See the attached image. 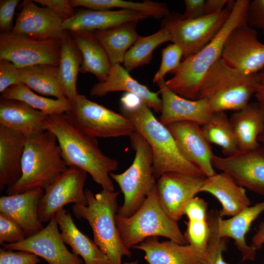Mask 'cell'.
Returning a JSON list of instances; mask_svg holds the SVG:
<instances>
[{"label": "cell", "mask_w": 264, "mask_h": 264, "mask_svg": "<svg viewBox=\"0 0 264 264\" xmlns=\"http://www.w3.org/2000/svg\"><path fill=\"white\" fill-rule=\"evenodd\" d=\"M122 114L149 144L156 180L163 174L177 172L206 177L185 155L174 136L139 97L126 93L120 99Z\"/></svg>", "instance_id": "1"}, {"label": "cell", "mask_w": 264, "mask_h": 264, "mask_svg": "<svg viewBox=\"0 0 264 264\" xmlns=\"http://www.w3.org/2000/svg\"><path fill=\"white\" fill-rule=\"evenodd\" d=\"M44 128L56 136L68 167L85 171L103 190L114 191L110 174L117 169L118 163L103 153L97 138L84 133L66 113L48 115Z\"/></svg>", "instance_id": "2"}, {"label": "cell", "mask_w": 264, "mask_h": 264, "mask_svg": "<svg viewBox=\"0 0 264 264\" xmlns=\"http://www.w3.org/2000/svg\"><path fill=\"white\" fill-rule=\"evenodd\" d=\"M249 0H237L230 15L214 39L196 54L181 62L165 81L166 86L176 94L188 99L197 100L200 85L211 66L221 58L224 43L229 34L239 25L247 23Z\"/></svg>", "instance_id": "3"}, {"label": "cell", "mask_w": 264, "mask_h": 264, "mask_svg": "<svg viewBox=\"0 0 264 264\" xmlns=\"http://www.w3.org/2000/svg\"><path fill=\"white\" fill-rule=\"evenodd\" d=\"M26 138L22 176L7 188L9 195L37 188L44 190L68 168L53 133L45 130Z\"/></svg>", "instance_id": "4"}, {"label": "cell", "mask_w": 264, "mask_h": 264, "mask_svg": "<svg viewBox=\"0 0 264 264\" xmlns=\"http://www.w3.org/2000/svg\"><path fill=\"white\" fill-rule=\"evenodd\" d=\"M85 194L87 205L74 204V216L88 221L93 232V241L107 256L109 264H122V257H129L132 253L124 245L116 224L119 192L103 189L94 194L86 189Z\"/></svg>", "instance_id": "5"}, {"label": "cell", "mask_w": 264, "mask_h": 264, "mask_svg": "<svg viewBox=\"0 0 264 264\" xmlns=\"http://www.w3.org/2000/svg\"><path fill=\"white\" fill-rule=\"evenodd\" d=\"M257 74H245L216 62L203 78L198 99L205 100L214 112L239 110L245 107L258 88Z\"/></svg>", "instance_id": "6"}, {"label": "cell", "mask_w": 264, "mask_h": 264, "mask_svg": "<svg viewBox=\"0 0 264 264\" xmlns=\"http://www.w3.org/2000/svg\"><path fill=\"white\" fill-rule=\"evenodd\" d=\"M115 221L122 241L129 250L148 238L157 236L168 238L181 244L187 243L177 222L172 220L161 207L156 187L133 215L123 217L116 214Z\"/></svg>", "instance_id": "7"}, {"label": "cell", "mask_w": 264, "mask_h": 264, "mask_svg": "<svg viewBox=\"0 0 264 264\" xmlns=\"http://www.w3.org/2000/svg\"><path fill=\"white\" fill-rule=\"evenodd\" d=\"M129 138L135 153L132 163L122 173L112 172L110 174L124 196L123 203L118 208L117 213L123 217L133 215L156 187V184L154 173L153 154L149 144L136 132Z\"/></svg>", "instance_id": "8"}, {"label": "cell", "mask_w": 264, "mask_h": 264, "mask_svg": "<svg viewBox=\"0 0 264 264\" xmlns=\"http://www.w3.org/2000/svg\"><path fill=\"white\" fill-rule=\"evenodd\" d=\"M65 113L84 133L96 138L129 137L135 132L132 122L122 114L79 93Z\"/></svg>", "instance_id": "9"}, {"label": "cell", "mask_w": 264, "mask_h": 264, "mask_svg": "<svg viewBox=\"0 0 264 264\" xmlns=\"http://www.w3.org/2000/svg\"><path fill=\"white\" fill-rule=\"evenodd\" d=\"M235 1L229 0L221 11L198 18L184 20L180 15L169 14L165 17L162 27L171 35L173 42L179 45L185 59L206 45L217 35L228 20Z\"/></svg>", "instance_id": "10"}, {"label": "cell", "mask_w": 264, "mask_h": 264, "mask_svg": "<svg viewBox=\"0 0 264 264\" xmlns=\"http://www.w3.org/2000/svg\"><path fill=\"white\" fill-rule=\"evenodd\" d=\"M62 42L60 40H37L13 32L0 34V60L18 68L38 65L58 66Z\"/></svg>", "instance_id": "11"}, {"label": "cell", "mask_w": 264, "mask_h": 264, "mask_svg": "<svg viewBox=\"0 0 264 264\" xmlns=\"http://www.w3.org/2000/svg\"><path fill=\"white\" fill-rule=\"evenodd\" d=\"M221 59L228 66L245 74H257L264 67V44L255 29L247 23L236 27L224 43Z\"/></svg>", "instance_id": "12"}, {"label": "cell", "mask_w": 264, "mask_h": 264, "mask_svg": "<svg viewBox=\"0 0 264 264\" xmlns=\"http://www.w3.org/2000/svg\"><path fill=\"white\" fill-rule=\"evenodd\" d=\"M87 174L79 168L69 167L44 190L38 209L42 223L48 222L67 204L87 205L84 186Z\"/></svg>", "instance_id": "13"}, {"label": "cell", "mask_w": 264, "mask_h": 264, "mask_svg": "<svg viewBox=\"0 0 264 264\" xmlns=\"http://www.w3.org/2000/svg\"><path fill=\"white\" fill-rule=\"evenodd\" d=\"M214 168L229 175L240 186L264 195V146L238 151L227 156L214 155Z\"/></svg>", "instance_id": "14"}, {"label": "cell", "mask_w": 264, "mask_h": 264, "mask_svg": "<svg viewBox=\"0 0 264 264\" xmlns=\"http://www.w3.org/2000/svg\"><path fill=\"white\" fill-rule=\"evenodd\" d=\"M206 177L169 172L157 180L156 191L159 203L165 212L178 221L184 215L188 202L200 192Z\"/></svg>", "instance_id": "15"}, {"label": "cell", "mask_w": 264, "mask_h": 264, "mask_svg": "<svg viewBox=\"0 0 264 264\" xmlns=\"http://www.w3.org/2000/svg\"><path fill=\"white\" fill-rule=\"evenodd\" d=\"M63 241L55 216L37 233L14 243H3V248L33 253L48 264H84L78 256L70 252Z\"/></svg>", "instance_id": "16"}, {"label": "cell", "mask_w": 264, "mask_h": 264, "mask_svg": "<svg viewBox=\"0 0 264 264\" xmlns=\"http://www.w3.org/2000/svg\"><path fill=\"white\" fill-rule=\"evenodd\" d=\"M21 6L12 32L37 40L63 39L66 32L64 20L52 10L30 0L23 1Z\"/></svg>", "instance_id": "17"}, {"label": "cell", "mask_w": 264, "mask_h": 264, "mask_svg": "<svg viewBox=\"0 0 264 264\" xmlns=\"http://www.w3.org/2000/svg\"><path fill=\"white\" fill-rule=\"evenodd\" d=\"M165 126L174 136L186 157L206 177L216 174L212 164L215 154L200 125L192 122L182 121Z\"/></svg>", "instance_id": "18"}, {"label": "cell", "mask_w": 264, "mask_h": 264, "mask_svg": "<svg viewBox=\"0 0 264 264\" xmlns=\"http://www.w3.org/2000/svg\"><path fill=\"white\" fill-rule=\"evenodd\" d=\"M162 103L160 122L164 125L188 121L202 126L210 120L213 112L204 99L190 100L183 98L169 89L164 78L157 83Z\"/></svg>", "instance_id": "19"}, {"label": "cell", "mask_w": 264, "mask_h": 264, "mask_svg": "<svg viewBox=\"0 0 264 264\" xmlns=\"http://www.w3.org/2000/svg\"><path fill=\"white\" fill-rule=\"evenodd\" d=\"M44 193V189L37 188L2 196L0 198V213L17 223L23 230L26 238L32 236L44 228L38 212Z\"/></svg>", "instance_id": "20"}, {"label": "cell", "mask_w": 264, "mask_h": 264, "mask_svg": "<svg viewBox=\"0 0 264 264\" xmlns=\"http://www.w3.org/2000/svg\"><path fill=\"white\" fill-rule=\"evenodd\" d=\"M263 212L264 200L226 220L222 219L218 212L214 210L215 223L219 236L234 241V244L241 253L243 261L255 259L257 249L252 244L249 245L245 238L252 222Z\"/></svg>", "instance_id": "21"}, {"label": "cell", "mask_w": 264, "mask_h": 264, "mask_svg": "<svg viewBox=\"0 0 264 264\" xmlns=\"http://www.w3.org/2000/svg\"><path fill=\"white\" fill-rule=\"evenodd\" d=\"M119 91L133 94L139 97L151 109L161 112L162 103L158 92L151 91L147 87L133 79L120 64L112 65L106 80L95 84L91 88L92 97H98L110 92Z\"/></svg>", "instance_id": "22"}, {"label": "cell", "mask_w": 264, "mask_h": 264, "mask_svg": "<svg viewBox=\"0 0 264 264\" xmlns=\"http://www.w3.org/2000/svg\"><path fill=\"white\" fill-rule=\"evenodd\" d=\"M201 192L211 194L219 201L221 209L218 213L221 218L233 217L251 206L245 188L225 172L206 177Z\"/></svg>", "instance_id": "23"}, {"label": "cell", "mask_w": 264, "mask_h": 264, "mask_svg": "<svg viewBox=\"0 0 264 264\" xmlns=\"http://www.w3.org/2000/svg\"><path fill=\"white\" fill-rule=\"evenodd\" d=\"M148 17L135 11L94 10L81 9L71 18L64 21L63 27L69 31L102 30L132 21L144 20Z\"/></svg>", "instance_id": "24"}, {"label": "cell", "mask_w": 264, "mask_h": 264, "mask_svg": "<svg viewBox=\"0 0 264 264\" xmlns=\"http://www.w3.org/2000/svg\"><path fill=\"white\" fill-rule=\"evenodd\" d=\"M48 116L20 101L0 97V125L25 137L45 131Z\"/></svg>", "instance_id": "25"}, {"label": "cell", "mask_w": 264, "mask_h": 264, "mask_svg": "<svg viewBox=\"0 0 264 264\" xmlns=\"http://www.w3.org/2000/svg\"><path fill=\"white\" fill-rule=\"evenodd\" d=\"M133 248L145 253L148 264H201L203 256L190 244L160 242L155 237L148 238Z\"/></svg>", "instance_id": "26"}, {"label": "cell", "mask_w": 264, "mask_h": 264, "mask_svg": "<svg viewBox=\"0 0 264 264\" xmlns=\"http://www.w3.org/2000/svg\"><path fill=\"white\" fill-rule=\"evenodd\" d=\"M26 137L0 125V190L14 185L22 176Z\"/></svg>", "instance_id": "27"}, {"label": "cell", "mask_w": 264, "mask_h": 264, "mask_svg": "<svg viewBox=\"0 0 264 264\" xmlns=\"http://www.w3.org/2000/svg\"><path fill=\"white\" fill-rule=\"evenodd\" d=\"M55 217L63 241L74 254L81 256L84 264H109L108 257L94 241L77 228L69 212L63 208Z\"/></svg>", "instance_id": "28"}, {"label": "cell", "mask_w": 264, "mask_h": 264, "mask_svg": "<svg viewBox=\"0 0 264 264\" xmlns=\"http://www.w3.org/2000/svg\"><path fill=\"white\" fill-rule=\"evenodd\" d=\"M229 119L238 151L251 150L261 146L258 138L264 131V112L257 102L249 103L235 111Z\"/></svg>", "instance_id": "29"}, {"label": "cell", "mask_w": 264, "mask_h": 264, "mask_svg": "<svg viewBox=\"0 0 264 264\" xmlns=\"http://www.w3.org/2000/svg\"><path fill=\"white\" fill-rule=\"evenodd\" d=\"M82 57L80 72L94 74L99 82L107 78L112 64L93 31H69Z\"/></svg>", "instance_id": "30"}, {"label": "cell", "mask_w": 264, "mask_h": 264, "mask_svg": "<svg viewBox=\"0 0 264 264\" xmlns=\"http://www.w3.org/2000/svg\"><path fill=\"white\" fill-rule=\"evenodd\" d=\"M138 21H132L109 29L93 31L112 65L123 63L125 56L139 37Z\"/></svg>", "instance_id": "31"}, {"label": "cell", "mask_w": 264, "mask_h": 264, "mask_svg": "<svg viewBox=\"0 0 264 264\" xmlns=\"http://www.w3.org/2000/svg\"><path fill=\"white\" fill-rule=\"evenodd\" d=\"M21 82L40 94L56 99H67L60 78L58 67L38 65L19 68Z\"/></svg>", "instance_id": "32"}, {"label": "cell", "mask_w": 264, "mask_h": 264, "mask_svg": "<svg viewBox=\"0 0 264 264\" xmlns=\"http://www.w3.org/2000/svg\"><path fill=\"white\" fill-rule=\"evenodd\" d=\"M61 42L60 58L58 67L66 97L71 102L78 94L76 84L82 57L68 31H66Z\"/></svg>", "instance_id": "33"}, {"label": "cell", "mask_w": 264, "mask_h": 264, "mask_svg": "<svg viewBox=\"0 0 264 264\" xmlns=\"http://www.w3.org/2000/svg\"><path fill=\"white\" fill-rule=\"evenodd\" d=\"M0 97L20 101L47 115L65 113L70 107L67 99H51L39 95L23 84L8 88Z\"/></svg>", "instance_id": "34"}, {"label": "cell", "mask_w": 264, "mask_h": 264, "mask_svg": "<svg viewBox=\"0 0 264 264\" xmlns=\"http://www.w3.org/2000/svg\"><path fill=\"white\" fill-rule=\"evenodd\" d=\"M71 6L84 7L94 10H109L112 8L135 11L148 17L165 18L169 14L166 4L151 0L133 2L123 0H70Z\"/></svg>", "instance_id": "35"}, {"label": "cell", "mask_w": 264, "mask_h": 264, "mask_svg": "<svg viewBox=\"0 0 264 264\" xmlns=\"http://www.w3.org/2000/svg\"><path fill=\"white\" fill-rule=\"evenodd\" d=\"M173 42L169 31L162 27L156 32L138 38L127 52L123 64L124 67L130 72L134 68L148 64L151 61L154 50L160 44Z\"/></svg>", "instance_id": "36"}, {"label": "cell", "mask_w": 264, "mask_h": 264, "mask_svg": "<svg viewBox=\"0 0 264 264\" xmlns=\"http://www.w3.org/2000/svg\"><path fill=\"white\" fill-rule=\"evenodd\" d=\"M201 129L207 141L219 146L225 156L238 151L237 139L225 111L213 112L208 122L201 126Z\"/></svg>", "instance_id": "37"}, {"label": "cell", "mask_w": 264, "mask_h": 264, "mask_svg": "<svg viewBox=\"0 0 264 264\" xmlns=\"http://www.w3.org/2000/svg\"><path fill=\"white\" fill-rule=\"evenodd\" d=\"M210 235L206 250L202 257L201 264H229L223 257L226 250L227 239L219 236L215 225L214 211L208 213Z\"/></svg>", "instance_id": "38"}, {"label": "cell", "mask_w": 264, "mask_h": 264, "mask_svg": "<svg viewBox=\"0 0 264 264\" xmlns=\"http://www.w3.org/2000/svg\"><path fill=\"white\" fill-rule=\"evenodd\" d=\"M184 235L187 243L203 255L207 247L210 235L207 218L188 220Z\"/></svg>", "instance_id": "39"}, {"label": "cell", "mask_w": 264, "mask_h": 264, "mask_svg": "<svg viewBox=\"0 0 264 264\" xmlns=\"http://www.w3.org/2000/svg\"><path fill=\"white\" fill-rule=\"evenodd\" d=\"M183 56L182 48L178 44L173 43L162 50V59L160 67L154 76L153 82L157 83L168 72H174L179 66L180 60Z\"/></svg>", "instance_id": "40"}, {"label": "cell", "mask_w": 264, "mask_h": 264, "mask_svg": "<svg viewBox=\"0 0 264 264\" xmlns=\"http://www.w3.org/2000/svg\"><path fill=\"white\" fill-rule=\"evenodd\" d=\"M26 238L22 229L14 221L0 213V244L14 243Z\"/></svg>", "instance_id": "41"}, {"label": "cell", "mask_w": 264, "mask_h": 264, "mask_svg": "<svg viewBox=\"0 0 264 264\" xmlns=\"http://www.w3.org/2000/svg\"><path fill=\"white\" fill-rule=\"evenodd\" d=\"M20 84L22 83L19 68L8 61L0 60V92Z\"/></svg>", "instance_id": "42"}, {"label": "cell", "mask_w": 264, "mask_h": 264, "mask_svg": "<svg viewBox=\"0 0 264 264\" xmlns=\"http://www.w3.org/2000/svg\"><path fill=\"white\" fill-rule=\"evenodd\" d=\"M40 262L38 256L30 252L0 249V264H38Z\"/></svg>", "instance_id": "43"}, {"label": "cell", "mask_w": 264, "mask_h": 264, "mask_svg": "<svg viewBox=\"0 0 264 264\" xmlns=\"http://www.w3.org/2000/svg\"><path fill=\"white\" fill-rule=\"evenodd\" d=\"M19 0H0V31L1 33L12 32L13 21Z\"/></svg>", "instance_id": "44"}, {"label": "cell", "mask_w": 264, "mask_h": 264, "mask_svg": "<svg viewBox=\"0 0 264 264\" xmlns=\"http://www.w3.org/2000/svg\"><path fill=\"white\" fill-rule=\"evenodd\" d=\"M246 22L247 25L254 29H264V0L250 1Z\"/></svg>", "instance_id": "45"}, {"label": "cell", "mask_w": 264, "mask_h": 264, "mask_svg": "<svg viewBox=\"0 0 264 264\" xmlns=\"http://www.w3.org/2000/svg\"><path fill=\"white\" fill-rule=\"evenodd\" d=\"M35 3L52 10L63 20L66 21L73 17L76 11L71 6L68 0H35Z\"/></svg>", "instance_id": "46"}, {"label": "cell", "mask_w": 264, "mask_h": 264, "mask_svg": "<svg viewBox=\"0 0 264 264\" xmlns=\"http://www.w3.org/2000/svg\"><path fill=\"white\" fill-rule=\"evenodd\" d=\"M207 203L202 198L195 197L187 204L184 215L188 220L205 219L207 218Z\"/></svg>", "instance_id": "47"}, {"label": "cell", "mask_w": 264, "mask_h": 264, "mask_svg": "<svg viewBox=\"0 0 264 264\" xmlns=\"http://www.w3.org/2000/svg\"><path fill=\"white\" fill-rule=\"evenodd\" d=\"M185 9L184 13L180 15V19L184 20L199 18L204 15V0H185Z\"/></svg>", "instance_id": "48"}, {"label": "cell", "mask_w": 264, "mask_h": 264, "mask_svg": "<svg viewBox=\"0 0 264 264\" xmlns=\"http://www.w3.org/2000/svg\"><path fill=\"white\" fill-rule=\"evenodd\" d=\"M229 0H207L205 3L204 15H211L220 12L224 9Z\"/></svg>", "instance_id": "49"}, {"label": "cell", "mask_w": 264, "mask_h": 264, "mask_svg": "<svg viewBox=\"0 0 264 264\" xmlns=\"http://www.w3.org/2000/svg\"><path fill=\"white\" fill-rule=\"evenodd\" d=\"M258 88L255 96L264 112V67L257 73Z\"/></svg>", "instance_id": "50"}, {"label": "cell", "mask_w": 264, "mask_h": 264, "mask_svg": "<svg viewBox=\"0 0 264 264\" xmlns=\"http://www.w3.org/2000/svg\"><path fill=\"white\" fill-rule=\"evenodd\" d=\"M252 244L257 249H259L264 245V221H261L252 238Z\"/></svg>", "instance_id": "51"}, {"label": "cell", "mask_w": 264, "mask_h": 264, "mask_svg": "<svg viewBox=\"0 0 264 264\" xmlns=\"http://www.w3.org/2000/svg\"><path fill=\"white\" fill-rule=\"evenodd\" d=\"M258 141L259 143H261L262 145L264 146V131L259 136Z\"/></svg>", "instance_id": "52"}, {"label": "cell", "mask_w": 264, "mask_h": 264, "mask_svg": "<svg viewBox=\"0 0 264 264\" xmlns=\"http://www.w3.org/2000/svg\"><path fill=\"white\" fill-rule=\"evenodd\" d=\"M124 264H138L137 261L130 262V263H125Z\"/></svg>", "instance_id": "53"}, {"label": "cell", "mask_w": 264, "mask_h": 264, "mask_svg": "<svg viewBox=\"0 0 264 264\" xmlns=\"http://www.w3.org/2000/svg\"><path fill=\"white\" fill-rule=\"evenodd\" d=\"M263 33H264V29L263 30Z\"/></svg>", "instance_id": "54"}]
</instances>
